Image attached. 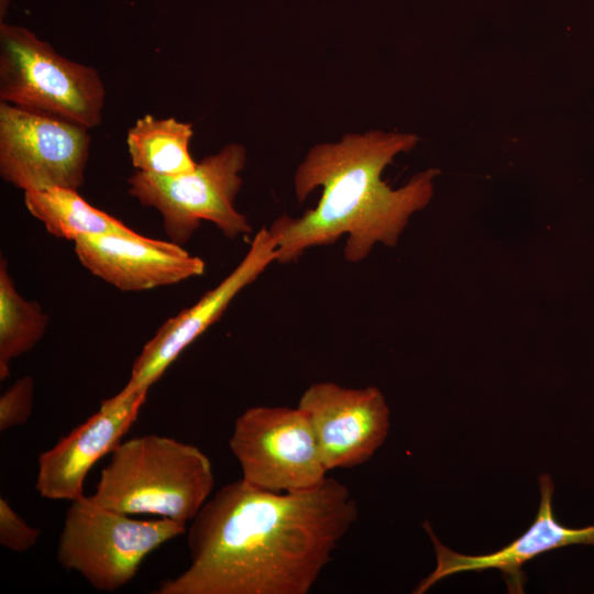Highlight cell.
I'll list each match as a JSON object with an SVG mask.
<instances>
[{
    "mask_svg": "<svg viewBox=\"0 0 594 594\" xmlns=\"http://www.w3.org/2000/svg\"><path fill=\"white\" fill-rule=\"evenodd\" d=\"M358 517L349 487L329 476L285 493L240 479L205 503L188 529V569L154 593L307 594Z\"/></svg>",
    "mask_w": 594,
    "mask_h": 594,
    "instance_id": "obj_1",
    "label": "cell"
},
{
    "mask_svg": "<svg viewBox=\"0 0 594 594\" xmlns=\"http://www.w3.org/2000/svg\"><path fill=\"white\" fill-rule=\"evenodd\" d=\"M418 141L413 133L372 130L312 146L296 168L294 191L300 202L318 188L321 196L301 216L284 215L268 227L277 244L276 262L290 263L344 235L343 255L350 263L366 258L376 244L395 246L410 217L431 201L440 174L428 168L398 188L382 179L395 157Z\"/></svg>",
    "mask_w": 594,
    "mask_h": 594,
    "instance_id": "obj_2",
    "label": "cell"
},
{
    "mask_svg": "<svg viewBox=\"0 0 594 594\" xmlns=\"http://www.w3.org/2000/svg\"><path fill=\"white\" fill-rule=\"evenodd\" d=\"M209 458L196 446L146 435L121 441L110 453L95 493L97 506L127 515L191 521L213 490Z\"/></svg>",
    "mask_w": 594,
    "mask_h": 594,
    "instance_id": "obj_3",
    "label": "cell"
},
{
    "mask_svg": "<svg viewBox=\"0 0 594 594\" xmlns=\"http://www.w3.org/2000/svg\"><path fill=\"white\" fill-rule=\"evenodd\" d=\"M0 100L86 129L102 121L98 72L59 55L32 31L0 23Z\"/></svg>",
    "mask_w": 594,
    "mask_h": 594,
    "instance_id": "obj_4",
    "label": "cell"
},
{
    "mask_svg": "<svg viewBox=\"0 0 594 594\" xmlns=\"http://www.w3.org/2000/svg\"><path fill=\"white\" fill-rule=\"evenodd\" d=\"M185 532L186 524L160 517L134 519L84 496L66 512L56 558L95 590L114 592L136 575L151 552Z\"/></svg>",
    "mask_w": 594,
    "mask_h": 594,
    "instance_id": "obj_5",
    "label": "cell"
},
{
    "mask_svg": "<svg viewBox=\"0 0 594 594\" xmlns=\"http://www.w3.org/2000/svg\"><path fill=\"white\" fill-rule=\"evenodd\" d=\"M245 162V147L231 143L186 174L136 172L128 179V191L141 205L158 211L165 233L177 244L188 242L202 221L213 223L226 238L238 239L252 231L248 218L234 205Z\"/></svg>",
    "mask_w": 594,
    "mask_h": 594,
    "instance_id": "obj_6",
    "label": "cell"
},
{
    "mask_svg": "<svg viewBox=\"0 0 594 594\" xmlns=\"http://www.w3.org/2000/svg\"><path fill=\"white\" fill-rule=\"evenodd\" d=\"M229 447L242 480L265 491L312 488L327 479L318 441L307 415L285 406H253L234 421Z\"/></svg>",
    "mask_w": 594,
    "mask_h": 594,
    "instance_id": "obj_7",
    "label": "cell"
},
{
    "mask_svg": "<svg viewBox=\"0 0 594 594\" xmlns=\"http://www.w3.org/2000/svg\"><path fill=\"white\" fill-rule=\"evenodd\" d=\"M89 145L81 125L0 102V175L24 193L78 189Z\"/></svg>",
    "mask_w": 594,
    "mask_h": 594,
    "instance_id": "obj_8",
    "label": "cell"
},
{
    "mask_svg": "<svg viewBox=\"0 0 594 594\" xmlns=\"http://www.w3.org/2000/svg\"><path fill=\"white\" fill-rule=\"evenodd\" d=\"M277 260V244L267 227L253 237L240 263L199 300L167 319L135 358L128 383L118 393L148 391L180 353L227 310L231 301Z\"/></svg>",
    "mask_w": 594,
    "mask_h": 594,
    "instance_id": "obj_9",
    "label": "cell"
},
{
    "mask_svg": "<svg viewBox=\"0 0 594 594\" xmlns=\"http://www.w3.org/2000/svg\"><path fill=\"white\" fill-rule=\"evenodd\" d=\"M297 407L311 422L328 471L364 464L388 435L389 409L375 386L315 383L302 393Z\"/></svg>",
    "mask_w": 594,
    "mask_h": 594,
    "instance_id": "obj_10",
    "label": "cell"
},
{
    "mask_svg": "<svg viewBox=\"0 0 594 594\" xmlns=\"http://www.w3.org/2000/svg\"><path fill=\"white\" fill-rule=\"evenodd\" d=\"M147 391L103 399L97 413L62 438L37 459L35 488L52 501H76L85 496L90 469L110 454L138 418Z\"/></svg>",
    "mask_w": 594,
    "mask_h": 594,
    "instance_id": "obj_11",
    "label": "cell"
},
{
    "mask_svg": "<svg viewBox=\"0 0 594 594\" xmlns=\"http://www.w3.org/2000/svg\"><path fill=\"white\" fill-rule=\"evenodd\" d=\"M538 482L540 504L535 520L521 536L497 551L477 556L455 552L441 543L430 524L425 521L422 527L432 541L437 564L413 593L424 594L437 582L457 573L490 569L502 573L509 593H524L526 578L522 565L528 561L572 544L594 547V525L571 528L558 522L552 508L553 481L549 474H541Z\"/></svg>",
    "mask_w": 594,
    "mask_h": 594,
    "instance_id": "obj_12",
    "label": "cell"
},
{
    "mask_svg": "<svg viewBox=\"0 0 594 594\" xmlns=\"http://www.w3.org/2000/svg\"><path fill=\"white\" fill-rule=\"evenodd\" d=\"M74 244L85 268L123 292L174 285L202 275L206 267L202 258L183 245L140 233L82 237Z\"/></svg>",
    "mask_w": 594,
    "mask_h": 594,
    "instance_id": "obj_13",
    "label": "cell"
},
{
    "mask_svg": "<svg viewBox=\"0 0 594 594\" xmlns=\"http://www.w3.org/2000/svg\"><path fill=\"white\" fill-rule=\"evenodd\" d=\"M193 134L190 123L145 114L135 121L127 135L133 167L157 176L191 172L197 165L189 151Z\"/></svg>",
    "mask_w": 594,
    "mask_h": 594,
    "instance_id": "obj_14",
    "label": "cell"
},
{
    "mask_svg": "<svg viewBox=\"0 0 594 594\" xmlns=\"http://www.w3.org/2000/svg\"><path fill=\"white\" fill-rule=\"evenodd\" d=\"M28 211L53 237L75 241L102 234L132 235L138 232L88 204L77 189L54 187L24 193Z\"/></svg>",
    "mask_w": 594,
    "mask_h": 594,
    "instance_id": "obj_15",
    "label": "cell"
},
{
    "mask_svg": "<svg viewBox=\"0 0 594 594\" xmlns=\"http://www.w3.org/2000/svg\"><path fill=\"white\" fill-rule=\"evenodd\" d=\"M50 317L42 306L22 297L0 261V378L10 375L12 360L31 351L44 336Z\"/></svg>",
    "mask_w": 594,
    "mask_h": 594,
    "instance_id": "obj_16",
    "label": "cell"
},
{
    "mask_svg": "<svg viewBox=\"0 0 594 594\" xmlns=\"http://www.w3.org/2000/svg\"><path fill=\"white\" fill-rule=\"evenodd\" d=\"M34 380L23 376L0 396V431L28 422L32 415Z\"/></svg>",
    "mask_w": 594,
    "mask_h": 594,
    "instance_id": "obj_17",
    "label": "cell"
},
{
    "mask_svg": "<svg viewBox=\"0 0 594 594\" xmlns=\"http://www.w3.org/2000/svg\"><path fill=\"white\" fill-rule=\"evenodd\" d=\"M41 530L30 526L10 505L0 498V544L11 551L23 553L36 544Z\"/></svg>",
    "mask_w": 594,
    "mask_h": 594,
    "instance_id": "obj_18",
    "label": "cell"
},
{
    "mask_svg": "<svg viewBox=\"0 0 594 594\" xmlns=\"http://www.w3.org/2000/svg\"><path fill=\"white\" fill-rule=\"evenodd\" d=\"M8 3H9V0H0V15H1V21H2V19H3V15L6 14Z\"/></svg>",
    "mask_w": 594,
    "mask_h": 594,
    "instance_id": "obj_19",
    "label": "cell"
}]
</instances>
